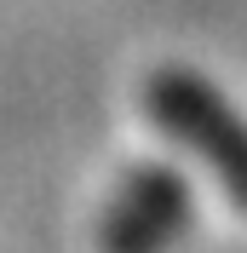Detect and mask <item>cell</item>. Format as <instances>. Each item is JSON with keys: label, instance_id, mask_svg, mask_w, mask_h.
Here are the masks:
<instances>
[{"label": "cell", "instance_id": "1", "mask_svg": "<svg viewBox=\"0 0 247 253\" xmlns=\"http://www.w3.org/2000/svg\"><path fill=\"white\" fill-rule=\"evenodd\" d=\"M144 115L178 150L207 161V173L224 184V196L247 213V121L213 81L196 69H155L144 81Z\"/></svg>", "mask_w": 247, "mask_h": 253}, {"label": "cell", "instance_id": "2", "mask_svg": "<svg viewBox=\"0 0 247 253\" xmlns=\"http://www.w3.org/2000/svg\"><path fill=\"white\" fill-rule=\"evenodd\" d=\"M190 178L167 161H150L121 190L109 196L104 219H98V248L104 253H167L172 242L190 230Z\"/></svg>", "mask_w": 247, "mask_h": 253}]
</instances>
